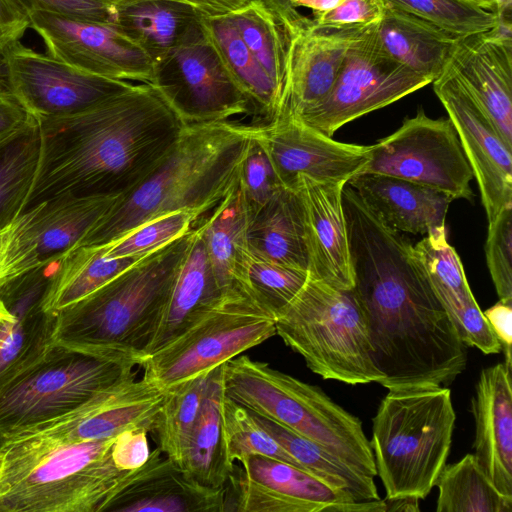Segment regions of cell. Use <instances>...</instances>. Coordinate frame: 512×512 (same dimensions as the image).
<instances>
[{"mask_svg":"<svg viewBox=\"0 0 512 512\" xmlns=\"http://www.w3.org/2000/svg\"><path fill=\"white\" fill-rule=\"evenodd\" d=\"M40 156L25 209L59 196H121L178 142L185 123L149 83L80 113L38 118Z\"/></svg>","mask_w":512,"mask_h":512,"instance_id":"6da1fadb","label":"cell"},{"mask_svg":"<svg viewBox=\"0 0 512 512\" xmlns=\"http://www.w3.org/2000/svg\"><path fill=\"white\" fill-rule=\"evenodd\" d=\"M254 125L234 121L185 125L164 160L118 196L79 246H101L152 219L174 212L199 218L236 185Z\"/></svg>","mask_w":512,"mask_h":512,"instance_id":"7a4b0ae2","label":"cell"},{"mask_svg":"<svg viewBox=\"0 0 512 512\" xmlns=\"http://www.w3.org/2000/svg\"><path fill=\"white\" fill-rule=\"evenodd\" d=\"M192 236L193 228L55 313L53 342L121 351L141 359L157 330Z\"/></svg>","mask_w":512,"mask_h":512,"instance_id":"3957f363","label":"cell"},{"mask_svg":"<svg viewBox=\"0 0 512 512\" xmlns=\"http://www.w3.org/2000/svg\"><path fill=\"white\" fill-rule=\"evenodd\" d=\"M114 439L57 445L0 440V512H104L133 471L114 464Z\"/></svg>","mask_w":512,"mask_h":512,"instance_id":"277c9868","label":"cell"},{"mask_svg":"<svg viewBox=\"0 0 512 512\" xmlns=\"http://www.w3.org/2000/svg\"><path fill=\"white\" fill-rule=\"evenodd\" d=\"M456 414L449 388H389L372 420L370 446L385 498L428 496L446 464Z\"/></svg>","mask_w":512,"mask_h":512,"instance_id":"5b68a950","label":"cell"},{"mask_svg":"<svg viewBox=\"0 0 512 512\" xmlns=\"http://www.w3.org/2000/svg\"><path fill=\"white\" fill-rule=\"evenodd\" d=\"M224 394L254 414L315 442L357 471L376 477L361 420L321 388L247 355L223 364Z\"/></svg>","mask_w":512,"mask_h":512,"instance_id":"8992f818","label":"cell"},{"mask_svg":"<svg viewBox=\"0 0 512 512\" xmlns=\"http://www.w3.org/2000/svg\"><path fill=\"white\" fill-rule=\"evenodd\" d=\"M276 335L325 380L346 384L378 383L362 312L352 290L309 277L276 316Z\"/></svg>","mask_w":512,"mask_h":512,"instance_id":"52a82bcc","label":"cell"},{"mask_svg":"<svg viewBox=\"0 0 512 512\" xmlns=\"http://www.w3.org/2000/svg\"><path fill=\"white\" fill-rule=\"evenodd\" d=\"M140 359L114 350L53 342L0 388V437L58 418L136 373Z\"/></svg>","mask_w":512,"mask_h":512,"instance_id":"ba28073f","label":"cell"},{"mask_svg":"<svg viewBox=\"0 0 512 512\" xmlns=\"http://www.w3.org/2000/svg\"><path fill=\"white\" fill-rule=\"evenodd\" d=\"M275 319L250 292L225 294L175 338L142 357L139 367L168 390L276 335Z\"/></svg>","mask_w":512,"mask_h":512,"instance_id":"9c48e42d","label":"cell"},{"mask_svg":"<svg viewBox=\"0 0 512 512\" xmlns=\"http://www.w3.org/2000/svg\"><path fill=\"white\" fill-rule=\"evenodd\" d=\"M376 25L351 43L328 95L294 118L332 137L343 125L433 82L389 57L380 46Z\"/></svg>","mask_w":512,"mask_h":512,"instance_id":"30bf717a","label":"cell"},{"mask_svg":"<svg viewBox=\"0 0 512 512\" xmlns=\"http://www.w3.org/2000/svg\"><path fill=\"white\" fill-rule=\"evenodd\" d=\"M360 173L405 179L453 200L473 198L474 175L453 123L449 118H430L422 109L371 145L369 161Z\"/></svg>","mask_w":512,"mask_h":512,"instance_id":"8fae6325","label":"cell"},{"mask_svg":"<svg viewBox=\"0 0 512 512\" xmlns=\"http://www.w3.org/2000/svg\"><path fill=\"white\" fill-rule=\"evenodd\" d=\"M149 84L186 125L229 122L251 112L201 22L154 62Z\"/></svg>","mask_w":512,"mask_h":512,"instance_id":"7c38bea8","label":"cell"},{"mask_svg":"<svg viewBox=\"0 0 512 512\" xmlns=\"http://www.w3.org/2000/svg\"><path fill=\"white\" fill-rule=\"evenodd\" d=\"M136 375L122 379L58 418L0 440L57 445L107 440L128 429L152 433L168 391L146 376L137 379Z\"/></svg>","mask_w":512,"mask_h":512,"instance_id":"4fadbf2b","label":"cell"},{"mask_svg":"<svg viewBox=\"0 0 512 512\" xmlns=\"http://www.w3.org/2000/svg\"><path fill=\"white\" fill-rule=\"evenodd\" d=\"M116 199L65 195L23 210L9 226L0 257V287L76 248Z\"/></svg>","mask_w":512,"mask_h":512,"instance_id":"5bb4252c","label":"cell"},{"mask_svg":"<svg viewBox=\"0 0 512 512\" xmlns=\"http://www.w3.org/2000/svg\"><path fill=\"white\" fill-rule=\"evenodd\" d=\"M28 16L52 57L92 75L150 83L153 60L116 24L46 11Z\"/></svg>","mask_w":512,"mask_h":512,"instance_id":"9a60e30c","label":"cell"},{"mask_svg":"<svg viewBox=\"0 0 512 512\" xmlns=\"http://www.w3.org/2000/svg\"><path fill=\"white\" fill-rule=\"evenodd\" d=\"M5 61L12 94L36 119L80 113L135 84L83 72L20 40L6 45Z\"/></svg>","mask_w":512,"mask_h":512,"instance_id":"2e32d148","label":"cell"},{"mask_svg":"<svg viewBox=\"0 0 512 512\" xmlns=\"http://www.w3.org/2000/svg\"><path fill=\"white\" fill-rule=\"evenodd\" d=\"M432 84L457 131L490 223L512 206V146L449 65Z\"/></svg>","mask_w":512,"mask_h":512,"instance_id":"e0dca14e","label":"cell"},{"mask_svg":"<svg viewBox=\"0 0 512 512\" xmlns=\"http://www.w3.org/2000/svg\"><path fill=\"white\" fill-rule=\"evenodd\" d=\"M353 501L300 467L251 455L234 466L225 485L224 512H344Z\"/></svg>","mask_w":512,"mask_h":512,"instance_id":"ac0fdd59","label":"cell"},{"mask_svg":"<svg viewBox=\"0 0 512 512\" xmlns=\"http://www.w3.org/2000/svg\"><path fill=\"white\" fill-rule=\"evenodd\" d=\"M256 131L281 184L289 189L295 188L300 175L347 183L370 158L371 145L336 141L287 115L256 125Z\"/></svg>","mask_w":512,"mask_h":512,"instance_id":"d6986e66","label":"cell"},{"mask_svg":"<svg viewBox=\"0 0 512 512\" xmlns=\"http://www.w3.org/2000/svg\"><path fill=\"white\" fill-rule=\"evenodd\" d=\"M448 65L512 146V21L459 37Z\"/></svg>","mask_w":512,"mask_h":512,"instance_id":"ffe728a7","label":"cell"},{"mask_svg":"<svg viewBox=\"0 0 512 512\" xmlns=\"http://www.w3.org/2000/svg\"><path fill=\"white\" fill-rule=\"evenodd\" d=\"M282 27L287 36V73L278 116L298 117L328 95L351 43L365 28H314L307 16Z\"/></svg>","mask_w":512,"mask_h":512,"instance_id":"44dd1931","label":"cell"},{"mask_svg":"<svg viewBox=\"0 0 512 512\" xmlns=\"http://www.w3.org/2000/svg\"><path fill=\"white\" fill-rule=\"evenodd\" d=\"M59 260L19 274L0 287V299L14 316L0 338V388L53 343L56 314L44 311L42 305Z\"/></svg>","mask_w":512,"mask_h":512,"instance_id":"7402d4cb","label":"cell"},{"mask_svg":"<svg viewBox=\"0 0 512 512\" xmlns=\"http://www.w3.org/2000/svg\"><path fill=\"white\" fill-rule=\"evenodd\" d=\"M346 182L297 178L303 216L309 274L342 290L354 286L349 240L343 208Z\"/></svg>","mask_w":512,"mask_h":512,"instance_id":"603a6c76","label":"cell"},{"mask_svg":"<svg viewBox=\"0 0 512 512\" xmlns=\"http://www.w3.org/2000/svg\"><path fill=\"white\" fill-rule=\"evenodd\" d=\"M157 447L133 470L104 512H224L225 487H205Z\"/></svg>","mask_w":512,"mask_h":512,"instance_id":"cb8c5ba5","label":"cell"},{"mask_svg":"<svg viewBox=\"0 0 512 512\" xmlns=\"http://www.w3.org/2000/svg\"><path fill=\"white\" fill-rule=\"evenodd\" d=\"M474 457L496 489L512 498V387L505 363L481 370L471 399Z\"/></svg>","mask_w":512,"mask_h":512,"instance_id":"d4e9b609","label":"cell"},{"mask_svg":"<svg viewBox=\"0 0 512 512\" xmlns=\"http://www.w3.org/2000/svg\"><path fill=\"white\" fill-rule=\"evenodd\" d=\"M415 249L431 286L467 347L498 354L501 345L483 315L468 284L463 264L442 230L424 236Z\"/></svg>","mask_w":512,"mask_h":512,"instance_id":"484cf974","label":"cell"},{"mask_svg":"<svg viewBox=\"0 0 512 512\" xmlns=\"http://www.w3.org/2000/svg\"><path fill=\"white\" fill-rule=\"evenodd\" d=\"M347 184L390 228L427 236L445 230L453 199L435 189L377 173H358Z\"/></svg>","mask_w":512,"mask_h":512,"instance_id":"4316f807","label":"cell"},{"mask_svg":"<svg viewBox=\"0 0 512 512\" xmlns=\"http://www.w3.org/2000/svg\"><path fill=\"white\" fill-rule=\"evenodd\" d=\"M224 295L216 280L204 239L199 229L194 226L185 260L175 279L157 330L142 357L175 338Z\"/></svg>","mask_w":512,"mask_h":512,"instance_id":"83f0119b","label":"cell"},{"mask_svg":"<svg viewBox=\"0 0 512 512\" xmlns=\"http://www.w3.org/2000/svg\"><path fill=\"white\" fill-rule=\"evenodd\" d=\"M209 212L197 228L220 289L224 294L250 292L246 281L249 216L239 183Z\"/></svg>","mask_w":512,"mask_h":512,"instance_id":"f1b7e54d","label":"cell"},{"mask_svg":"<svg viewBox=\"0 0 512 512\" xmlns=\"http://www.w3.org/2000/svg\"><path fill=\"white\" fill-rule=\"evenodd\" d=\"M376 35L383 51L410 70L438 77L448 65L459 37L397 8L386 5Z\"/></svg>","mask_w":512,"mask_h":512,"instance_id":"f546056e","label":"cell"},{"mask_svg":"<svg viewBox=\"0 0 512 512\" xmlns=\"http://www.w3.org/2000/svg\"><path fill=\"white\" fill-rule=\"evenodd\" d=\"M248 254L308 270L301 202L295 189L283 187L249 218Z\"/></svg>","mask_w":512,"mask_h":512,"instance_id":"4dcf8cb0","label":"cell"},{"mask_svg":"<svg viewBox=\"0 0 512 512\" xmlns=\"http://www.w3.org/2000/svg\"><path fill=\"white\" fill-rule=\"evenodd\" d=\"M222 374L223 364L212 371L202 411L178 463L188 477L213 489L225 487L235 466L229 458L223 422Z\"/></svg>","mask_w":512,"mask_h":512,"instance_id":"1f68e13d","label":"cell"},{"mask_svg":"<svg viewBox=\"0 0 512 512\" xmlns=\"http://www.w3.org/2000/svg\"><path fill=\"white\" fill-rule=\"evenodd\" d=\"M115 7L114 24L138 43L153 63L180 44L203 16L175 0H123Z\"/></svg>","mask_w":512,"mask_h":512,"instance_id":"d6a6232c","label":"cell"},{"mask_svg":"<svg viewBox=\"0 0 512 512\" xmlns=\"http://www.w3.org/2000/svg\"><path fill=\"white\" fill-rule=\"evenodd\" d=\"M201 23L251 112L260 115L263 124L273 121L280 113L283 92L245 45L228 13L203 15Z\"/></svg>","mask_w":512,"mask_h":512,"instance_id":"836d02e7","label":"cell"},{"mask_svg":"<svg viewBox=\"0 0 512 512\" xmlns=\"http://www.w3.org/2000/svg\"><path fill=\"white\" fill-rule=\"evenodd\" d=\"M144 257H109L103 245L74 248L60 259L45 293L43 310L57 313L105 285Z\"/></svg>","mask_w":512,"mask_h":512,"instance_id":"e575fe53","label":"cell"},{"mask_svg":"<svg viewBox=\"0 0 512 512\" xmlns=\"http://www.w3.org/2000/svg\"><path fill=\"white\" fill-rule=\"evenodd\" d=\"M254 416L258 423L306 471L332 487L349 494L355 501L380 499L374 477L357 471L315 442L292 430L257 414Z\"/></svg>","mask_w":512,"mask_h":512,"instance_id":"d590c367","label":"cell"},{"mask_svg":"<svg viewBox=\"0 0 512 512\" xmlns=\"http://www.w3.org/2000/svg\"><path fill=\"white\" fill-rule=\"evenodd\" d=\"M40 156V133L34 118L0 143V230L24 210Z\"/></svg>","mask_w":512,"mask_h":512,"instance_id":"8d00e7d4","label":"cell"},{"mask_svg":"<svg viewBox=\"0 0 512 512\" xmlns=\"http://www.w3.org/2000/svg\"><path fill=\"white\" fill-rule=\"evenodd\" d=\"M435 487L437 512H512V498L496 489L473 454L445 464Z\"/></svg>","mask_w":512,"mask_h":512,"instance_id":"74e56055","label":"cell"},{"mask_svg":"<svg viewBox=\"0 0 512 512\" xmlns=\"http://www.w3.org/2000/svg\"><path fill=\"white\" fill-rule=\"evenodd\" d=\"M228 15L245 45L284 96L287 36L282 25L262 0H248Z\"/></svg>","mask_w":512,"mask_h":512,"instance_id":"f35d334b","label":"cell"},{"mask_svg":"<svg viewBox=\"0 0 512 512\" xmlns=\"http://www.w3.org/2000/svg\"><path fill=\"white\" fill-rule=\"evenodd\" d=\"M212 371L170 389L152 433L162 454L180 462L205 402Z\"/></svg>","mask_w":512,"mask_h":512,"instance_id":"ab89813d","label":"cell"},{"mask_svg":"<svg viewBox=\"0 0 512 512\" xmlns=\"http://www.w3.org/2000/svg\"><path fill=\"white\" fill-rule=\"evenodd\" d=\"M457 37L487 32L499 23L496 12L466 0H385Z\"/></svg>","mask_w":512,"mask_h":512,"instance_id":"60d3db41","label":"cell"},{"mask_svg":"<svg viewBox=\"0 0 512 512\" xmlns=\"http://www.w3.org/2000/svg\"><path fill=\"white\" fill-rule=\"evenodd\" d=\"M222 414L228 454L234 464L244 461L251 455H261L304 469L258 423L251 411L225 394L222 400Z\"/></svg>","mask_w":512,"mask_h":512,"instance_id":"b9f144b4","label":"cell"},{"mask_svg":"<svg viewBox=\"0 0 512 512\" xmlns=\"http://www.w3.org/2000/svg\"><path fill=\"white\" fill-rule=\"evenodd\" d=\"M308 277V270L248 256L247 287L275 317L300 292Z\"/></svg>","mask_w":512,"mask_h":512,"instance_id":"7bdbcfd3","label":"cell"},{"mask_svg":"<svg viewBox=\"0 0 512 512\" xmlns=\"http://www.w3.org/2000/svg\"><path fill=\"white\" fill-rule=\"evenodd\" d=\"M195 223L196 218L191 213H169L147 221L103 246L109 257L147 256L189 232Z\"/></svg>","mask_w":512,"mask_h":512,"instance_id":"ee69618b","label":"cell"},{"mask_svg":"<svg viewBox=\"0 0 512 512\" xmlns=\"http://www.w3.org/2000/svg\"><path fill=\"white\" fill-rule=\"evenodd\" d=\"M238 183L249 218L284 187L257 134L256 125L240 164Z\"/></svg>","mask_w":512,"mask_h":512,"instance_id":"f6af8a7d","label":"cell"},{"mask_svg":"<svg viewBox=\"0 0 512 512\" xmlns=\"http://www.w3.org/2000/svg\"><path fill=\"white\" fill-rule=\"evenodd\" d=\"M485 255L499 300L512 303V206L488 223Z\"/></svg>","mask_w":512,"mask_h":512,"instance_id":"bcb514c9","label":"cell"},{"mask_svg":"<svg viewBox=\"0 0 512 512\" xmlns=\"http://www.w3.org/2000/svg\"><path fill=\"white\" fill-rule=\"evenodd\" d=\"M386 9L385 0H344L333 10L311 18L314 28L363 29L378 24Z\"/></svg>","mask_w":512,"mask_h":512,"instance_id":"7dc6e473","label":"cell"},{"mask_svg":"<svg viewBox=\"0 0 512 512\" xmlns=\"http://www.w3.org/2000/svg\"><path fill=\"white\" fill-rule=\"evenodd\" d=\"M27 14L46 11L71 17L114 23L115 3L103 0H15Z\"/></svg>","mask_w":512,"mask_h":512,"instance_id":"c3c4849f","label":"cell"},{"mask_svg":"<svg viewBox=\"0 0 512 512\" xmlns=\"http://www.w3.org/2000/svg\"><path fill=\"white\" fill-rule=\"evenodd\" d=\"M147 435L145 429H128L115 437L111 456L117 468L136 470L148 461L151 450Z\"/></svg>","mask_w":512,"mask_h":512,"instance_id":"681fc988","label":"cell"},{"mask_svg":"<svg viewBox=\"0 0 512 512\" xmlns=\"http://www.w3.org/2000/svg\"><path fill=\"white\" fill-rule=\"evenodd\" d=\"M483 315L497 337L504 352V363L512 368V303L498 301L483 311Z\"/></svg>","mask_w":512,"mask_h":512,"instance_id":"f907efd6","label":"cell"},{"mask_svg":"<svg viewBox=\"0 0 512 512\" xmlns=\"http://www.w3.org/2000/svg\"><path fill=\"white\" fill-rule=\"evenodd\" d=\"M28 28L27 12L15 0H0V44L20 40Z\"/></svg>","mask_w":512,"mask_h":512,"instance_id":"816d5d0a","label":"cell"},{"mask_svg":"<svg viewBox=\"0 0 512 512\" xmlns=\"http://www.w3.org/2000/svg\"><path fill=\"white\" fill-rule=\"evenodd\" d=\"M34 118L14 95H0V143L24 129Z\"/></svg>","mask_w":512,"mask_h":512,"instance_id":"f5cc1de1","label":"cell"},{"mask_svg":"<svg viewBox=\"0 0 512 512\" xmlns=\"http://www.w3.org/2000/svg\"><path fill=\"white\" fill-rule=\"evenodd\" d=\"M187 4L203 15H217L229 13L248 0H175Z\"/></svg>","mask_w":512,"mask_h":512,"instance_id":"db71d44e","label":"cell"},{"mask_svg":"<svg viewBox=\"0 0 512 512\" xmlns=\"http://www.w3.org/2000/svg\"><path fill=\"white\" fill-rule=\"evenodd\" d=\"M275 15L282 26H288L301 20L304 15L294 8L291 0H262Z\"/></svg>","mask_w":512,"mask_h":512,"instance_id":"11a10c76","label":"cell"},{"mask_svg":"<svg viewBox=\"0 0 512 512\" xmlns=\"http://www.w3.org/2000/svg\"><path fill=\"white\" fill-rule=\"evenodd\" d=\"M344 0H291L294 8L310 9L313 17L321 16L338 7Z\"/></svg>","mask_w":512,"mask_h":512,"instance_id":"9f6ffc18","label":"cell"},{"mask_svg":"<svg viewBox=\"0 0 512 512\" xmlns=\"http://www.w3.org/2000/svg\"><path fill=\"white\" fill-rule=\"evenodd\" d=\"M386 512H419V499L413 496L385 498Z\"/></svg>","mask_w":512,"mask_h":512,"instance_id":"6f0895ef","label":"cell"},{"mask_svg":"<svg viewBox=\"0 0 512 512\" xmlns=\"http://www.w3.org/2000/svg\"><path fill=\"white\" fill-rule=\"evenodd\" d=\"M6 45L0 44V95H13L5 61Z\"/></svg>","mask_w":512,"mask_h":512,"instance_id":"680465c9","label":"cell"},{"mask_svg":"<svg viewBox=\"0 0 512 512\" xmlns=\"http://www.w3.org/2000/svg\"><path fill=\"white\" fill-rule=\"evenodd\" d=\"M13 319L14 316L9 312L3 301L0 299V338Z\"/></svg>","mask_w":512,"mask_h":512,"instance_id":"91938a15","label":"cell"},{"mask_svg":"<svg viewBox=\"0 0 512 512\" xmlns=\"http://www.w3.org/2000/svg\"><path fill=\"white\" fill-rule=\"evenodd\" d=\"M497 14L500 18H511L512 0H497Z\"/></svg>","mask_w":512,"mask_h":512,"instance_id":"94428289","label":"cell"},{"mask_svg":"<svg viewBox=\"0 0 512 512\" xmlns=\"http://www.w3.org/2000/svg\"><path fill=\"white\" fill-rule=\"evenodd\" d=\"M466 1L497 13V0H466Z\"/></svg>","mask_w":512,"mask_h":512,"instance_id":"6125c7cd","label":"cell"},{"mask_svg":"<svg viewBox=\"0 0 512 512\" xmlns=\"http://www.w3.org/2000/svg\"><path fill=\"white\" fill-rule=\"evenodd\" d=\"M10 226V225H9ZM9 226L0 230V257L7 241Z\"/></svg>","mask_w":512,"mask_h":512,"instance_id":"be15d7a7","label":"cell"},{"mask_svg":"<svg viewBox=\"0 0 512 512\" xmlns=\"http://www.w3.org/2000/svg\"><path fill=\"white\" fill-rule=\"evenodd\" d=\"M3 465H4V455L0 451V475H1V472H2V469H3Z\"/></svg>","mask_w":512,"mask_h":512,"instance_id":"e7e4bbea","label":"cell"},{"mask_svg":"<svg viewBox=\"0 0 512 512\" xmlns=\"http://www.w3.org/2000/svg\"><path fill=\"white\" fill-rule=\"evenodd\" d=\"M103 1H106V2H109V3H118V2L123 1V0H103Z\"/></svg>","mask_w":512,"mask_h":512,"instance_id":"03108f58","label":"cell"}]
</instances>
